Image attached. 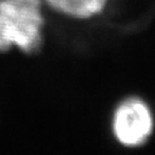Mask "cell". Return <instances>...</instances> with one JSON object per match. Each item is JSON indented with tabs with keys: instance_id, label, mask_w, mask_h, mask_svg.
Wrapping results in <instances>:
<instances>
[{
	"instance_id": "6da1fadb",
	"label": "cell",
	"mask_w": 155,
	"mask_h": 155,
	"mask_svg": "<svg viewBox=\"0 0 155 155\" xmlns=\"http://www.w3.org/2000/svg\"><path fill=\"white\" fill-rule=\"evenodd\" d=\"M41 0H0V52L32 54L43 44Z\"/></svg>"
},
{
	"instance_id": "7a4b0ae2",
	"label": "cell",
	"mask_w": 155,
	"mask_h": 155,
	"mask_svg": "<svg viewBox=\"0 0 155 155\" xmlns=\"http://www.w3.org/2000/svg\"><path fill=\"white\" fill-rule=\"evenodd\" d=\"M154 117L147 102L138 97L122 100L111 116V131L125 147H139L150 138Z\"/></svg>"
},
{
	"instance_id": "3957f363",
	"label": "cell",
	"mask_w": 155,
	"mask_h": 155,
	"mask_svg": "<svg viewBox=\"0 0 155 155\" xmlns=\"http://www.w3.org/2000/svg\"><path fill=\"white\" fill-rule=\"evenodd\" d=\"M109 0H45V2L66 16L90 18L97 16L106 8Z\"/></svg>"
}]
</instances>
